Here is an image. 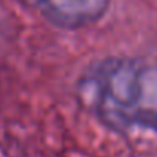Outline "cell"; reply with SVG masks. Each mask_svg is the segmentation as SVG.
<instances>
[{
  "instance_id": "cell-1",
  "label": "cell",
  "mask_w": 157,
  "mask_h": 157,
  "mask_svg": "<svg viewBox=\"0 0 157 157\" xmlns=\"http://www.w3.org/2000/svg\"><path fill=\"white\" fill-rule=\"evenodd\" d=\"M78 94L113 131H157L155 63L129 57L100 60L83 72Z\"/></svg>"
},
{
  "instance_id": "cell-2",
  "label": "cell",
  "mask_w": 157,
  "mask_h": 157,
  "mask_svg": "<svg viewBox=\"0 0 157 157\" xmlns=\"http://www.w3.org/2000/svg\"><path fill=\"white\" fill-rule=\"evenodd\" d=\"M108 5L109 0H42L37 11L56 26L75 29L97 22Z\"/></svg>"
},
{
  "instance_id": "cell-3",
  "label": "cell",
  "mask_w": 157,
  "mask_h": 157,
  "mask_svg": "<svg viewBox=\"0 0 157 157\" xmlns=\"http://www.w3.org/2000/svg\"><path fill=\"white\" fill-rule=\"evenodd\" d=\"M20 2H22L23 5H28V6H31V8L37 10V8H39V5H40V2H42V0H20Z\"/></svg>"
}]
</instances>
